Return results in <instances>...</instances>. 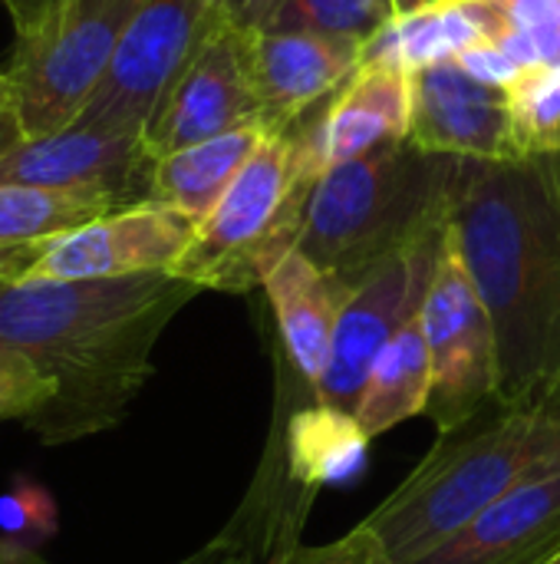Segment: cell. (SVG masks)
Segmentation results:
<instances>
[{"label": "cell", "instance_id": "cell-1", "mask_svg": "<svg viewBox=\"0 0 560 564\" xmlns=\"http://www.w3.org/2000/svg\"><path fill=\"white\" fill-rule=\"evenodd\" d=\"M198 294L172 271L0 284V350L26 357L56 387L26 430L43 446H66L119 426L155 373V344Z\"/></svg>", "mask_w": 560, "mask_h": 564}, {"label": "cell", "instance_id": "cell-2", "mask_svg": "<svg viewBox=\"0 0 560 564\" xmlns=\"http://www.w3.org/2000/svg\"><path fill=\"white\" fill-rule=\"evenodd\" d=\"M452 245L498 334L502 390H528L560 364V159H465Z\"/></svg>", "mask_w": 560, "mask_h": 564}, {"label": "cell", "instance_id": "cell-3", "mask_svg": "<svg viewBox=\"0 0 560 564\" xmlns=\"http://www.w3.org/2000/svg\"><path fill=\"white\" fill-rule=\"evenodd\" d=\"M560 446V383L498 390L439 430L419 466L360 522L389 564H419Z\"/></svg>", "mask_w": 560, "mask_h": 564}, {"label": "cell", "instance_id": "cell-4", "mask_svg": "<svg viewBox=\"0 0 560 564\" xmlns=\"http://www.w3.org/2000/svg\"><path fill=\"white\" fill-rule=\"evenodd\" d=\"M465 159L399 139L327 169L310 188L297 251L350 291L449 225Z\"/></svg>", "mask_w": 560, "mask_h": 564}, {"label": "cell", "instance_id": "cell-5", "mask_svg": "<svg viewBox=\"0 0 560 564\" xmlns=\"http://www.w3.org/2000/svg\"><path fill=\"white\" fill-rule=\"evenodd\" d=\"M320 169L307 149L304 126L264 135L257 152L198 225L172 274L201 291L248 294L297 248L304 208Z\"/></svg>", "mask_w": 560, "mask_h": 564}, {"label": "cell", "instance_id": "cell-6", "mask_svg": "<svg viewBox=\"0 0 560 564\" xmlns=\"http://www.w3.org/2000/svg\"><path fill=\"white\" fill-rule=\"evenodd\" d=\"M145 0H73L56 20L17 36L7 63L10 112L23 139L69 129L106 79L112 56Z\"/></svg>", "mask_w": 560, "mask_h": 564}, {"label": "cell", "instance_id": "cell-7", "mask_svg": "<svg viewBox=\"0 0 560 564\" xmlns=\"http://www.w3.org/2000/svg\"><path fill=\"white\" fill-rule=\"evenodd\" d=\"M218 23V0H145L73 126L142 135Z\"/></svg>", "mask_w": 560, "mask_h": 564}, {"label": "cell", "instance_id": "cell-8", "mask_svg": "<svg viewBox=\"0 0 560 564\" xmlns=\"http://www.w3.org/2000/svg\"><path fill=\"white\" fill-rule=\"evenodd\" d=\"M446 241H449V225L413 241L406 251L380 264L363 284L353 288L337 321L330 364L320 383L314 387L317 406L353 416L370 367L376 364L383 347L413 321H419Z\"/></svg>", "mask_w": 560, "mask_h": 564}, {"label": "cell", "instance_id": "cell-9", "mask_svg": "<svg viewBox=\"0 0 560 564\" xmlns=\"http://www.w3.org/2000/svg\"><path fill=\"white\" fill-rule=\"evenodd\" d=\"M198 221L162 202L106 212L79 228L13 251L10 281H112L172 271Z\"/></svg>", "mask_w": 560, "mask_h": 564}, {"label": "cell", "instance_id": "cell-10", "mask_svg": "<svg viewBox=\"0 0 560 564\" xmlns=\"http://www.w3.org/2000/svg\"><path fill=\"white\" fill-rule=\"evenodd\" d=\"M432 357V397L426 416L446 430L502 390V354L495 321L465 271L452 235L419 311Z\"/></svg>", "mask_w": 560, "mask_h": 564}, {"label": "cell", "instance_id": "cell-11", "mask_svg": "<svg viewBox=\"0 0 560 564\" xmlns=\"http://www.w3.org/2000/svg\"><path fill=\"white\" fill-rule=\"evenodd\" d=\"M0 185H30L129 208L152 202V155L142 135L69 126L23 139L0 122Z\"/></svg>", "mask_w": 560, "mask_h": 564}, {"label": "cell", "instance_id": "cell-12", "mask_svg": "<svg viewBox=\"0 0 560 564\" xmlns=\"http://www.w3.org/2000/svg\"><path fill=\"white\" fill-rule=\"evenodd\" d=\"M241 126H261L248 59V30L221 23L168 89L145 129V149L155 162L168 152Z\"/></svg>", "mask_w": 560, "mask_h": 564}, {"label": "cell", "instance_id": "cell-13", "mask_svg": "<svg viewBox=\"0 0 560 564\" xmlns=\"http://www.w3.org/2000/svg\"><path fill=\"white\" fill-rule=\"evenodd\" d=\"M409 142L436 155L472 162L525 159L515 139L508 93L479 83L455 59L413 73Z\"/></svg>", "mask_w": 560, "mask_h": 564}, {"label": "cell", "instance_id": "cell-14", "mask_svg": "<svg viewBox=\"0 0 560 564\" xmlns=\"http://www.w3.org/2000/svg\"><path fill=\"white\" fill-rule=\"evenodd\" d=\"M366 46L343 36L300 30H248L251 83L267 132H284L304 119L310 106L333 96L360 66Z\"/></svg>", "mask_w": 560, "mask_h": 564}, {"label": "cell", "instance_id": "cell-15", "mask_svg": "<svg viewBox=\"0 0 560 564\" xmlns=\"http://www.w3.org/2000/svg\"><path fill=\"white\" fill-rule=\"evenodd\" d=\"M560 552V446L419 564H548Z\"/></svg>", "mask_w": 560, "mask_h": 564}, {"label": "cell", "instance_id": "cell-16", "mask_svg": "<svg viewBox=\"0 0 560 564\" xmlns=\"http://www.w3.org/2000/svg\"><path fill=\"white\" fill-rule=\"evenodd\" d=\"M413 119V73L389 63H363L304 126L307 149L320 175L376 145L409 139Z\"/></svg>", "mask_w": 560, "mask_h": 564}, {"label": "cell", "instance_id": "cell-17", "mask_svg": "<svg viewBox=\"0 0 560 564\" xmlns=\"http://www.w3.org/2000/svg\"><path fill=\"white\" fill-rule=\"evenodd\" d=\"M261 288L271 297V307L277 314V327H281L290 360L297 364L300 377L317 387L330 364L337 321L353 291L347 284H340L333 274L320 271L297 248L287 251L267 271Z\"/></svg>", "mask_w": 560, "mask_h": 564}, {"label": "cell", "instance_id": "cell-18", "mask_svg": "<svg viewBox=\"0 0 560 564\" xmlns=\"http://www.w3.org/2000/svg\"><path fill=\"white\" fill-rule=\"evenodd\" d=\"M271 135L261 126H241L205 142L185 145L152 162V202L172 205L191 221H205L208 212L221 202L228 185Z\"/></svg>", "mask_w": 560, "mask_h": 564}, {"label": "cell", "instance_id": "cell-19", "mask_svg": "<svg viewBox=\"0 0 560 564\" xmlns=\"http://www.w3.org/2000/svg\"><path fill=\"white\" fill-rule=\"evenodd\" d=\"M429 397H432V357L419 321H413L383 347V354L370 367L353 420L360 433L373 440L413 416H426Z\"/></svg>", "mask_w": 560, "mask_h": 564}, {"label": "cell", "instance_id": "cell-20", "mask_svg": "<svg viewBox=\"0 0 560 564\" xmlns=\"http://www.w3.org/2000/svg\"><path fill=\"white\" fill-rule=\"evenodd\" d=\"M294 476L277 482V463H264V473L238 516L208 545L178 564H261L281 545L294 542L290 535H297L304 522V506L287 496L294 492Z\"/></svg>", "mask_w": 560, "mask_h": 564}, {"label": "cell", "instance_id": "cell-21", "mask_svg": "<svg viewBox=\"0 0 560 564\" xmlns=\"http://www.w3.org/2000/svg\"><path fill=\"white\" fill-rule=\"evenodd\" d=\"M479 40H485V33L475 10L465 0H452L432 10L396 17L383 33L366 43L363 63H389L406 73H416L422 66L455 59Z\"/></svg>", "mask_w": 560, "mask_h": 564}, {"label": "cell", "instance_id": "cell-22", "mask_svg": "<svg viewBox=\"0 0 560 564\" xmlns=\"http://www.w3.org/2000/svg\"><path fill=\"white\" fill-rule=\"evenodd\" d=\"M106 212L116 208L99 198L30 188V185H0V254H10L17 248H33Z\"/></svg>", "mask_w": 560, "mask_h": 564}, {"label": "cell", "instance_id": "cell-23", "mask_svg": "<svg viewBox=\"0 0 560 564\" xmlns=\"http://www.w3.org/2000/svg\"><path fill=\"white\" fill-rule=\"evenodd\" d=\"M485 40L498 43L528 73L560 69V0H465Z\"/></svg>", "mask_w": 560, "mask_h": 564}, {"label": "cell", "instance_id": "cell-24", "mask_svg": "<svg viewBox=\"0 0 560 564\" xmlns=\"http://www.w3.org/2000/svg\"><path fill=\"white\" fill-rule=\"evenodd\" d=\"M366 443L370 440L360 433L353 416L317 406L290 423V476L310 489L327 479L350 476L360 466Z\"/></svg>", "mask_w": 560, "mask_h": 564}, {"label": "cell", "instance_id": "cell-25", "mask_svg": "<svg viewBox=\"0 0 560 564\" xmlns=\"http://www.w3.org/2000/svg\"><path fill=\"white\" fill-rule=\"evenodd\" d=\"M396 20L393 0H277L257 26L370 43Z\"/></svg>", "mask_w": 560, "mask_h": 564}, {"label": "cell", "instance_id": "cell-26", "mask_svg": "<svg viewBox=\"0 0 560 564\" xmlns=\"http://www.w3.org/2000/svg\"><path fill=\"white\" fill-rule=\"evenodd\" d=\"M521 155L560 159V69H531L508 89Z\"/></svg>", "mask_w": 560, "mask_h": 564}, {"label": "cell", "instance_id": "cell-27", "mask_svg": "<svg viewBox=\"0 0 560 564\" xmlns=\"http://www.w3.org/2000/svg\"><path fill=\"white\" fill-rule=\"evenodd\" d=\"M53 400H56V387L43 380L26 357L13 350H0V423L20 420L26 426Z\"/></svg>", "mask_w": 560, "mask_h": 564}, {"label": "cell", "instance_id": "cell-28", "mask_svg": "<svg viewBox=\"0 0 560 564\" xmlns=\"http://www.w3.org/2000/svg\"><path fill=\"white\" fill-rule=\"evenodd\" d=\"M261 564H389L380 542L356 525L350 535L327 542V545H300L297 539L281 545L274 555H267Z\"/></svg>", "mask_w": 560, "mask_h": 564}, {"label": "cell", "instance_id": "cell-29", "mask_svg": "<svg viewBox=\"0 0 560 564\" xmlns=\"http://www.w3.org/2000/svg\"><path fill=\"white\" fill-rule=\"evenodd\" d=\"M455 63H459L469 76H475L479 83H485V86H492V89H502V93L515 89L518 79L528 73L515 56H508V53H505L498 43H492V40L472 43L469 50H462V53L455 56Z\"/></svg>", "mask_w": 560, "mask_h": 564}, {"label": "cell", "instance_id": "cell-30", "mask_svg": "<svg viewBox=\"0 0 560 564\" xmlns=\"http://www.w3.org/2000/svg\"><path fill=\"white\" fill-rule=\"evenodd\" d=\"M73 0H3L13 26H17V36H30L36 30H43L50 20H56Z\"/></svg>", "mask_w": 560, "mask_h": 564}, {"label": "cell", "instance_id": "cell-31", "mask_svg": "<svg viewBox=\"0 0 560 564\" xmlns=\"http://www.w3.org/2000/svg\"><path fill=\"white\" fill-rule=\"evenodd\" d=\"M277 0H218V23L251 30V26H257L264 20V13Z\"/></svg>", "mask_w": 560, "mask_h": 564}, {"label": "cell", "instance_id": "cell-32", "mask_svg": "<svg viewBox=\"0 0 560 564\" xmlns=\"http://www.w3.org/2000/svg\"><path fill=\"white\" fill-rule=\"evenodd\" d=\"M0 564H46L33 549L13 542V539H0Z\"/></svg>", "mask_w": 560, "mask_h": 564}, {"label": "cell", "instance_id": "cell-33", "mask_svg": "<svg viewBox=\"0 0 560 564\" xmlns=\"http://www.w3.org/2000/svg\"><path fill=\"white\" fill-rule=\"evenodd\" d=\"M393 3H396V17H409V13L432 10V7H442V3H452V0H393Z\"/></svg>", "mask_w": 560, "mask_h": 564}, {"label": "cell", "instance_id": "cell-34", "mask_svg": "<svg viewBox=\"0 0 560 564\" xmlns=\"http://www.w3.org/2000/svg\"><path fill=\"white\" fill-rule=\"evenodd\" d=\"M10 112V86H7V73L0 69V122L7 119Z\"/></svg>", "mask_w": 560, "mask_h": 564}, {"label": "cell", "instance_id": "cell-35", "mask_svg": "<svg viewBox=\"0 0 560 564\" xmlns=\"http://www.w3.org/2000/svg\"><path fill=\"white\" fill-rule=\"evenodd\" d=\"M10 268H13V251L10 254H0V284L10 281Z\"/></svg>", "mask_w": 560, "mask_h": 564}, {"label": "cell", "instance_id": "cell-36", "mask_svg": "<svg viewBox=\"0 0 560 564\" xmlns=\"http://www.w3.org/2000/svg\"><path fill=\"white\" fill-rule=\"evenodd\" d=\"M548 564H560V552H558V555H554V558H551V562H548Z\"/></svg>", "mask_w": 560, "mask_h": 564}, {"label": "cell", "instance_id": "cell-37", "mask_svg": "<svg viewBox=\"0 0 560 564\" xmlns=\"http://www.w3.org/2000/svg\"><path fill=\"white\" fill-rule=\"evenodd\" d=\"M554 377H558V383H560V364H558V373H554Z\"/></svg>", "mask_w": 560, "mask_h": 564}]
</instances>
